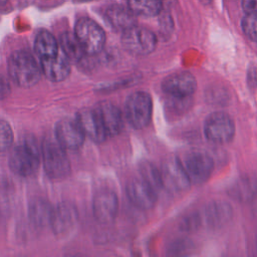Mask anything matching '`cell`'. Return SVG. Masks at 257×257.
<instances>
[{"mask_svg": "<svg viewBox=\"0 0 257 257\" xmlns=\"http://www.w3.org/2000/svg\"><path fill=\"white\" fill-rule=\"evenodd\" d=\"M8 72L17 85L28 88L39 81L42 71L29 52L17 50L9 57Z\"/></svg>", "mask_w": 257, "mask_h": 257, "instance_id": "obj_1", "label": "cell"}, {"mask_svg": "<svg viewBox=\"0 0 257 257\" xmlns=\"http://www.w3.org/2000/svg\"><path fill=\"white\" fill-rule=\"evenodd\" d=\"M39 161L40 153L36 142L31 138H26L13 148L9 155L8 164L14 174L20 177H29L37 171Z\"/></svg>", "mask_w": 257, "mask_h": 257, "instance_id": "obj_2", "label": "cell"}, {"mask_svg": "<svg viewBox=\"0 0 257 257\" xmlns=\"http://www.w3.org/2000/svg\"><path fill=\"white\" fill-rule=\"evenodd\" d=\"M42 160L46 174L52 179H61L70 172V162L65 149L55 140H46L42 146Z\"/></svg>", "mask_w": 257, "mask_h": 257, "instance_id": "obj_3", "label": "cell"}, {"mask_svg": "<svg viewBox=\"0 0 257 257\" xmlns=\"http://www.w3.org/2000/svg\"><path fill=\"white\" fill-rule=\"evenodd\" d=\"M153 113V100L146 91H136L125 100L124 114L132 126L144 128L149 124Z\"/></svg>", "mask_w": 257, "mask_h": 257, "instance_id": "obj_4", "label": "cell"}, {"mask_svg": "<svg viewBox=\"0 0 257 257\" xmlns=\"http://www.w3.org/2000/svg\"><path fill=\"white\" fill-rule=\"evenodd\" d=\"M181 162L192 184L205 183L214 170V161L212 157L200 150L188 152Z\"/></svg>", "mask_w": 257, "mask_h": 257, "instance_id": "obj_5", "label": "cell"}, {"mask_svg": "<svg viewBox=\"0 0 257 257\" xmlns=\"http://www.w3.org/2000/svg\"><path fill=\"white\" fill-rule=\"evenodd\" d=\"M204 134L209 142L216 145H225L234 138V120L225 112H214L205 121Z\"/></svg>", "mask_w": 257, "mask_h": 257, "instance_id": "obj_6", "label": "cell"}, {"mask_svg": "<svg viewBox=\"0 0 257 257\" xmlns=\"http://www.w3.org/2000/svg\"><path fill=\"white\" fill-rule=\"evenodd\" d=\"M74 34L85 53H98L104 46L105 34L103 29L89 18H81L77 21Z\"/></svg>", "mask_w": 257, "mask_h": 257, "instance_id": "obj_7", "label": "cell"}, {"mask_svg": "<svg viewBox=\"0 0 257 257\" xmlns=\"http://www.w3.org/2000/svg\"><path fill=\"white\" fill-rule=\"evenodd\" d=\"M121 43L124 49L130 53L147 55L154 51L157 44V38L149 29L134 25L123 31Z\"/></svg>", "mask_w": 257, "mask_h": 257, "instance_id": "obj_8", "label": "cell"}, {"mask_svg": "<svg viewBox=\"0 0 257 257\" xmlns=\"http://www.w3.org/2000/svg\"><path fill=\"white\" fill-rule=\"evenodd\" d=\"M162 88L176 99H186L195 92L197 81L194 75L189 72H178L165 78Z\"/></svg>", "mask_w": 257, "mask_h": 257, "instance_id": "obj_9", "label": "cell"}, {"mask_svg": "<svg viewBox=\"0 0 257 257\" xmlns=\"http://www.w3.org/2000/svg\"><path fill=\"white\" fill-rule=\"evenodd\" d=\"M161 174L164 187L172 191H184L192 184L179 158H171L165 161Z\"/></svg>", "mask_w": 257, "mask_h": 257, "instance_id": "obj_10", "label": "cell"}, {"mask_svg": "<svg viewBox=\"0 0 257 257\" xmlns=\"http://www.w3.org/2000/svg\"><path fill=\"white\" fill-rule=\"evenodd\" d=\"M126 195L130 201L139 209H152L157 202V191L142 177L128 181Z\"/></svg>", "mask_w": 257, "mask_h": 257, "instance_id": "obj_11", "label": "cell"}, {"mask_svg": "<svg viewBox=\"0 0 257 257\" xmlns=\"http://www.w3.org/2000/svg\"><path fill=\"white\" fill-rule=\"evenodd\" d=\"M118 209L116 195L108 190L98 192L92 201V212L95 219L101 224H110L114 221Z\"/></svg>", "mask_w": 257, "mask_h": 257, "instance_id": "obj_12", "label": "cell"}, {"mask_svg": "<svg viewBox=\"0 0 257 257\" xmlns=\"http://www.w3.org/2000/svg\"><path fill=\"white\" fill-rule=\"evenodd\" d=\"M77 219L75 207L69 203H61L53 207L50 226L56 235L64 236L75 228Z\"/></svg>", "mask_w": 257, "mask_h": 257, "instance_id": "obj_13", "label": "cell"}, {"mask_svg": "<svg viewBox=\"0 0 257 257\" xmlns=\"http://www.w3.org/2000/svg\"><path fill=\"white\" fill-rule=\"evenodd\" d=\"M56 141L67 150H76L84 142L85 135L76 120H59L54 128Z\"/></svg>", "mask_w": 257, "mask_h": 257, "instance_id": "obj_14", "label": "cell"}, {"mask_svg": "<svg viewBox=\"0 0 257 257\" xmlns=\"http://www.w3.org/2000/svg\"><path fill=\"white\" fill-rule=\"evenodd\" d=\"M76 121L85 137H88L95 143H102L108 137L95 108H84L80 110L76 115Z\"/></svg>", "mask_w": 257, "mask_h": 257, "instance_id": "obj_15", "label": "cell"}, {"mask_svg": "<svg viewBox=\"0 0 257 257\" xmlns=\"http://www.w3.org/2000/svg\"><path fill=\"white\" fill-rule=\"evenodd\" d=\"M108 137L118 135L123 128V116L117 106L110 101H101L94 107Z\"/></svg>", "mask_w": 257, "mask_h": 257, "instance_id": "obj_16", "label": "cell"}, {"mask_svg": "<svg viewBox=\"0 0 257 257\" xmlns=\"http://www.w3.org/2000/svg\"><path fill=\"white\" fill-rule=\"evenodd\" d=\"M232 217V208L226 202L216 201L208 204L199 215L200 221L209 228H220L224 226Z\"/></svg>", "mask_w": 257, "mask_h": 257, "instance_id": "obj_17", "label": "cell"}, {"mask_svg": "<svg viewBox=\"0 0 257 257\" xmlns=\"http://www.w3.org/2000/svg\"><path fill=\"white\" fill-rule=\"evenodd\" d=\"M41 71L51 81H62L70 73V64L64 53L56 54L48 58H41Z\"/></svg>", "mask_w": 257, "mask_h": 257, "instance_id": "obj_18", "label": "cell"}, {"mask_svg": "<svg viewBox=\"0 0 257 257\" xmlns=\"http://www.w3.org/2000/svg\"><path fill=\"white\" fill-rule=\"evenodd\" d=\"M53 207L42 198H34L30 201L28 215L30 221L36 227H45L50 225Z\"/></svg>", "mask_w": 257, "mask_h": 257, "instance_id": "obj_19", "label": "cell"}, {"mask_svg": "<svg viewBox=\"0 0 257 257\" xmlns=\"http://www.w3.org/2000/svg\"><path fill=\"white\" fill-rule=\"evenodd\" d=\"M257 194V180L244 176L239 178L229 190V195L238 202H249Z\"/></svg>", "mask_w": 257, "mask_h": 257, "instance_id": "obj_20", "label": "cell"}, {"mask_svg": "<svg viewBox=\"0 0 257 257\" xmlns=\"http://www.w3.org/2000/svg\"><path fill=\"white\" fill-rule=\"evenodd\" d=\"M135 15L136 14L132 12L130 8L125 9L120 6H112L106 12V18L109 24L113 28L122 31L136 25Z\"/></svg>", "mask_w": 257, "mask_h": 257, "instance_id": "obj_21", "label": "cell"}, {"mask_svg": "<svg viewBox=\"0 0 257 257\" xmlns=\"http://www.w3.org/2000/svg\"><path fill=\"white\" fill-rule=\"evenodd\" d=\"M35 51L40 58H48L58 54V42L48 31H41L37 34L34 43Z\"/></svg>", "mask_w": 257, "mask_h": 257, "instance_id": "obj_22", "label": "cell"}, {"mask_svg": "<svg viewBox=\"0 0 257 257\" xmlns=\"http://www.w3.org/2000/svg\"><path fill=\"white\" fill-rule=\"evenodd\" d=\"M59 45L64 55L72 61H78L85 53L76 35L71 32H64L61 34Z\"/></svg>", "mask_w": 257, "mask_h": 257, "instance_id": "obj_23", "label": "cell"}, {"mask_svg": "<svg viewBox=\"0 0 257 257\" xmlns=\"http://www.w3.org/2000/svg\"><path fill=\"white\" fill-rule=\"evenodd\" d=\"M128 8L136 15L155 16L162 9V0H127Z\"/></svg>", "mask_w": 257, "mask_h": 257, "instance_id": "obj_24", "label": "cell"}, {"mask_svg": "<svg viewBox=\"0 0 257 257\" xmlns=\"http://www.w3.org/2000/svg\"><path fill=\"white\" fill-rule=\"evenodd\" d=\"M140 173L142 175V178L148 184H150L156 191H158L164 187L161 170H159L152 163H150V162L142 163V165L140 167Z\"/></svg>", "mask_w": 257, "mask_h": 257, "instance_id": "obj_25", "label": "cell"}, {"mask_svg": "<svg viewBox=\"0 0 257 257\" xmlns=\"http://www.w3.org/2000/svg\"><path fill=\"white\" fill-rule=\"evenodd\" d=\"M242 29L248 38L257 42V11L246 14L242 20Z\"/></svg>", "mask_w": 257, "mask_h": 257, "instance_id": "obj_26", "label": "cell"}, {"mask_svg": "<svg viewBox=\"0 0 257 257\" xmlns=\"http://www.w3.org/2000/svg\"><path fill=\"white\" fill-rule=\"evenodd\" d=\"M12 142L13 132L10 124L4 119H0V154L6 152L11 147Z\"/></svg>", "mask_w": 257, "mask_h": 257, "instance_id": "obj_27", "label": "cell"}, {"mask_svg": "<svg viewBox=\"0 0 257 257\" xmlns=\"http://www.w3.org/2000/svg\"><path fill=\"white\" fill-rule=\"evenodd\" d=\"M11 86L7 78L0 74V99L7 97L10 94Z\"/></svg>", "mask_w": 257, "mask_h": 257, "instance_id": "obj_28", "label": "cell"}, {"mask_svg": "<svg viewBox=\"0 0 257 257\" xmlns=\"http://www.w3.org/2000/svg\"><path fill=\"white\" fill-rule=\"evenodd\" d=\"M248 85L251 87H256L257 86V67L250 68L248 71Z\"/></svg>", "mask_w": 257, "mask_h": 257, "instance_id": "obj_29", "label": "cell"}, {"mask_svg": "<svg viewBox=\"0 0 257 257\" xmlns=\"http://www.w3.org/2000/svg\"><path fill=\"white\" fill-rule=\"evenodd\" d=\"M242 6L247 13L257 11V0H242Z\"/></svg>", "mask_w": 257, "mask_h": 257, "instance_id": "obj_30", "label": "cell"}, {"mask_svg": "<svg viewBox=\"0 0 257 257\" xmlns=\"http://www.w3.org/2000/svg\"><path fill=\"white\" fill-rule=\"evenodd\" d=\"M5 2H6V0H0V5L5 4Z\"/></svg>", "mask_w": 257, "mask_h": 257, "instance_id": "obj_31", "label": "cell"}, {"mask_svg": "<svg viewBox=\"0 0 257 257\" xmlns=\"http://www.w3.org/2000/svg\"><path fill=\"white\" fill-rule=\"evenodd\" d=\"M204 1H206V2H208V1H211V0H204Z\"/></svg>", "mask_w": 257, "mask_h": 257, "instance_id": "obj_32", "label": "cell"}, {"mask_svg": "<svg viewBox=\"0 0 257 257\" xmlns=\"http://www.w3.org/2000/svg\"><path fill=\"white\" fill-rule=\"evenodd\" d=\"M82 1H89V0H82Z\"/></svg>", "mask_w": 257, "mask_h": 257, "instance_id": "obj_33", "label": "cell"}]
</instances>
